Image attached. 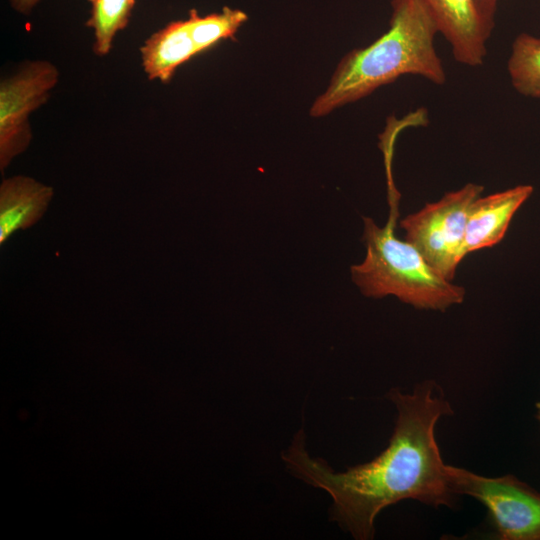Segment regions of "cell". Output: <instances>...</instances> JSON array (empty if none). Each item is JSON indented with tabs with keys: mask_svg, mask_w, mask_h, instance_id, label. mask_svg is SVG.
I'll return each mask as SVG.
<instances>
[{
	"mask_svg": "<svg viewBox=\"0 0 540 540\" xmlns=\"http://www.w3.org/2000/svg\"><path fill=\"white\" fill-rule=\"evenodd\" d=\"M140 54L147 77L168 82L180 65L199 54L189 19L172 21L153 33L141 46Z\"/></svg>",
	"mask_w": 540,
	"mask_h": 540,
	"instance_id": "obj_10",
	"label": "cell"
},
{
	"mask_svg": "<svg viewBox=\"0 0 540 540\" xmlns=\"http://www.w3.org/2000/svg\"><path fill=\"white\" fill-rule=\"evenodd\" d=\"M53 188L35 179L17 175L0 186V244L17 230L36 224L53 197Z\"/></svg>",
	"mask_w": 540,
	"mask_h": 540,
	"instance_id": "obj_9",
	"label": "cell"
},
{
	"mask_svg": "<svg viewBox=\"0 0 540 540\" xmlns=\"http://www.w3.org/2000/svg\"><path fill=\"white\" fill-rule=\"evenodd\" d=\"M41 0H9L11 7L18 13L28 14Z\"/></svg>",
	"mask_w": 540,
	"mask_h": 540,
	"instance_id": "obj_15",
	"label": "cell"
},
{
	"mask_svg": "<svg viewBox=\"0 0 540 540\" xmlns=\"http://www.w3.org/2000/svg\"><path fill=\"white\" fill-rule=\"evenodd\" d=\"M483 189L479 184L467 183L400 221L405 240L448 281L452 282L459 263L467 255L464 243L468 210Z\"/></svg>",
	"mask_w": 540,
	"mask_h": 540,
	"instance_id": "obj_4",
	"label": "cell"
},
{
	"mask_svg": "<svg viewBox=\"0 0 540 540\" xmlns=\"http://www.w3.org/2000/svg\"><path fill=\"white\" fill-rule=\"evenodd\" d=\"M455 495H467L487 509L494 537L500 540H540V493L513 475L490 478L446 465Z\"/></svg>",
	"mask_w": 540,
	"mask_h": 540,
	"instance_id": "obj_5",
	"label": "cell"
},
{
	"mask_svg": "<svg viewBox=\"0 0 540 540\" xmlns=\"http://www.w3.org/2000/svg\"><path fill=\"white\" fill-rule=\"evenodd\" d=\"M439 33L448 41L455 61L469 67L483 64L495 22L487 19L476 0H423Z\"/></svg>",
	"mask_w": 540,
	"mask_h": 540,
	"instance_id": "obj_7",
	"label": "cell"
},
{
	"mask_svg": "<svg viewBox=\"0 0 540 540\" xmlns=\"http://www.w3.org/2000/svg\"><path fill=\"white\" fill-rule=\"evenodd\" d=\"M507 71L511 85L519 94L540 99V37L528 33L516 36Z\"/></svg>",
	"mask_w": 540,
	"mask_h": 540,
	"instance_id": "obj_11",
	"label": "cell"
},
{
	"mask_svg": "<svg viewBox=\"0 0 540 540\" xmlns=\"http://www.w3.org/2000/svg\"><path fill=\"white\" fill-rule=\"evenodd\" d=\"M192 37L198 52H204L218 42L233 37L247 21V14L240 9L224 7L220 12L201 16L195 9L189 11Z\"/></svg>",
	"mask_w": 540,
	"mask_h": 540,
	"instance_id": "obj_13",
	"label": "cell"
},
{
	"mask_svg": "<svg viewBox=\"0 0 540 540\" xmlns=\"http://www.w3.org/2000/svg\"><path fill=\"white\" fill-rule=\"evenodd\" d=\"M59 71L51 62H25L0 83V169L24 152L31 141L29 115L44 104L56 86Z\"/></svg>",
	"mask_w": 540,
	"mask_h": 540,
	"instance_id": "obj_6",
	"label": "cell"
},
{
	"mask_svg": "<svg viewBox=\"0 0 540 540\" xmlns=\"http://www.w3.org/2000/svg\"><path fill=\"white\" fill-rule=\"evenodd\" d=\"M499 0H476L482 14L492 22H495V15Z\"/></svg>",
	"mask_w": 540,
	"mask_h": 540,
	"instance_id": "obj_14",
	"label": "cell"
},
{
	"mask_svg": "<svg viewBox=\"0 0 540 540\" xmlns=\"http://www.w3.org/2000/svg\"><path fill=\"white\" fill-rule=\"evenodd\" d=\"M398 203H390L389 219L379 227L363 217L364 260L351 266L354 283L367 297H397L418 309L441 310L460 304L465 289L443 278L408 241L394 234Z\"/></svg>",
	"mask_w": 540,
	"mask_h": 540,
	"instance_id": "obj_3",
	"label": "cell"
},
{
	"mask_svg": "<svg viewBox=\"0 0 540 540\" xmlns=\"http://www.w3.org/2000/svg\"><path fill=\"white\" fill-rule=\"evenodd\" d=\"M391 8L387 31L340 60L326 90L313 102L310 116H325L405 75L445 84L447 75L434 45L439 30L427 5L423 0H392Z\"/></svg>",
	"mask_w": 540,
	"mask_h": 540,
	"instance_id": "obj_2",
	"label": "cell"
},
{
	"mask_svg": "<svg viewBox=\"0 0 540 540\" xmlns=\"http://www.w3.org/2000/svg\"><path fill=\"white\" fill-rule=\"evenodd\" d=\"M536 409H537V412H536V418L540 424V402H537L536 403Z\"/></svg>",
	"mask_w": 540,
	"mask_h": 540,
	"instance_id": "obj_16",
	"label": "cell"
},
{
	"mask_svg": "<svg viewBox=\"0 0 540 540\" xmlns=\"http://www.w3.org/2000/svg\"><path fill=\"white\" fill-rule=\"evenodd\" d=\"M533 193L531 185L478 196L468 210L464 249L466 254L499 243L523 203Z\"/></svg>",
	"mask_w": 540,
	"mask_h": 540,
	"instance_id": "obj_8",
	"label": "cell"
},
{
	"mask_svg": "<svg viewBox=\"0 0 540 540\" xmlns=\"http://www.w3.org/2000/svg\"><path fill=\"white\" fill-rule=\"evenodd\" d=\"M398 415L386 449L372 461L335 472L305 447L303 430L282 454L288 471L332 498L331 518L357 540L374 537V522L386 507L405 499L433 507H453L446 464L435 440L437 421L453 411L434 381L416 385L411 394L391 390Z\"/></svg>",
	"mask_w": 540,
	"mask_h": 540,
	"instance_id": "obj_1",
	"label": "cell"
},
{
	"mask_svg": "<svg viewBox=\"0 0 540 540\" xmlns=\"http://www.w3.org/2000/svg\"><path fill=\"white\" fill-rule=\"evenodd\" d=\"M90 16L86 25L93 30V50L99 56L107 55L115 35L124 29L136 0H89Z\"/></svg>",
	"mask_w": 540,
	"mask_h": 540,
	"instance_id": "obj_12",
	"label": "cell"
}]
</instances>
